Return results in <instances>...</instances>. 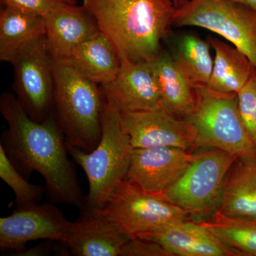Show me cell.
I'll return each mask as SVG.
<instances>
[{
  "instance_id": "cell-1",
  "label": "cell",
  "mask_w": 256,
  "mask_h": 256,
  "mask_svg": "<svg viewBox=\"0 0 256 256\" xmlns=\"http://www.w3.org/2000/svg\"><path fill=\"white\" fill-rule=\"evenodd\" d=\"M0 111L8 128L0 144L10 161L28 178L33 172L42 175L46 192L53 203L84 208L76 172L69 160L65 138L54 114L43 122L32 120L16 96L4 92Z\"/></svg>"
},
{
  "instance_id": "cell-3",
  "label": "cell",
  "mask_w": 256,
  "mask_h": 256,
  "mask_svg": "<svg viewBox=\"0 0 256 256\" xmlns=\"http://www.w3.org/2000/svg\"><path fill=\"white\" fill-rule=\"evenodd\" d=\"M84 170L88 182L84 214H100L111 194L127 176L132 146L121 120V112L105 100L100 142L90 152L67 148Z\"/></svg>"
},
{
  "instance_id": "cell-29",
  "label": "cell",
  "mask_w": 256,
  "mask_h": 256,
  "mask_svg": "<svg viewBox=\"0 0 256 256\" xmlns=\"http://www.w3.org/2000/svg\"><path fill=\"white\" fill-rule=\"evenodd\" d=\"M234 1L238 2L252 8L254 11L256 12V0H234Z\"/></svg>"
},
{
  "instance_id": "cell-25",
  "label": "cell",
  "mask_w": 256,
  "mask_h": 256,
  "mask_svg": "<svg viewBox=\"0 0 256 256\" xmlns=\"http://www.w3.org/2000/svg\"><path fill=\"white\" fill-rule=\"evenodd\" d=\"M238 110L249 136L256 148V68L248 82L237 94Z\"/></svg>"
},
{
  "instance_id": "cell-8",
  "label": "cell",
  "mask_w": 256,
  "mask_h": 256,
  "mask_svg": "<svg viewBox=\"0 0 256 256\" xmlns=\"http://www.w3.org/2000/svg\"><path fill=\"white\" fill-rule=\"evenodd\" d=\"M101 213L117 224L130 238L192 217L161 195L142 191L126 180L114 188Z\"/></svg>"
},
{
  "instance_id": "cell-16",
  "label": "cell",
  "mask_w": 256,
  "mask_h": 256,
  "mask_svg": "<svg viewBox=\"0 0 256 256\" xmlns=\"http://www.w3.org/2000/svg\"><path fill=\"white\" fill-rule=\"evenodd\" d=\"M139 237L158 242L172 256H236L204 226L190 220Z\"/></svg>"
},
{
  "instance_id": "cell-6",
  "label": "cell",
  "mask_w": 256,
  "mask_h": 256,
  "mask_svg": "<svg viewBox=\"0 0 256 256\" xmlns=\"http://www.w3.org/2000/svg\"><path fill=\"white\" fill-rule=\"evenodd\" d=\"M174 26L214 32L246 55L256 68V12L234 0H190L176 9Z\"/></svg>"
},
{
  "instance_id": "cell-21",
  "label": "cell",
  "mask_w": 256,
  "mask_h": 256,
  "mask_svg": "<svg viewBox=\"0 0 256 256\" xmlns=\"http://www.w3.org/2000/svg\"><path fill=\"white\" fill-rule=\"evenodd\" d=\"M208 42L214 50L213 72L208 87L216 92L238 94L248 82L255 67L247 56L218 38Z\"/></svg>"
},
{
  "instance_id": "cell-15",
  "label": "cell",
  "mask_w": 256,
  "mask_h": 256,
  "mask_svg": "<svg viewBox=\"0 0 256 256\" xmlns=\"http://www.w3.org/2000/svg\"><path fill=\"white\" fill-rule=\"evenodd\" d=\"M48 52L65 60L76 48L99 31L95 18L82 6L60 2L44 18Z\"/></svg>"
},
{
  "instance_id": "cell-31",
  "label": "cell",
  "mask_w": 256,
  "mask_h": 256,
  "mask_svg": "<svg viewBox=\"0 0 256 256\" xmlns=\"http://www.w3.org/2000/svg\"><path fill=\"white\" fill-rule=\"evenodd\" d=\"M64 2L69 4H76V0H62Z\"/></svg>"
},
{
  "instance_id": "cell-10",
  "label": "cell",
  "mask_w": 256,
  "mask_h": 256,
  "mask_svg": "<svg viewBox=\"0 0 256 256\" xmlns=\"http://www.w3.org/2000/svg\"><path fill=\"white\" fill-rule=\"evenodd\" d=\"M70 222L53 204H32L16 207L0 218V250L14 254L24 250L28 242L48 240L62 242Z\"/></svg>"
},
{
  "instance_id": "cell-4",
  "label": "cell",
  "mask_w": 256,
  "mask_h": 256,
  "mask_svg": "<svg viewBox=\"0 0 256 256\" xmlns=\"http://www.w3.org/2000/svg\"><path fill=\"white\" fill-rule=\"evenodd\" d=\"M53 114L67 148L92 151L102 134L105 98L99 85L88 80L62 60L53 58Z\"/></svg>"
},
{
  "instance_id": "cell-22",
  "label": "cell",
  "mask_w": 256,
  "mask_h": 256,
  "mask_svg": "<svg viewBox=\"0 0 256 256\" xmlns=\"http://www.w3.org/2000/svg\"><path fill=\"white\" fill-rule=\"evenodd\" d=\"M236 256H256V218L226 216L215 212L200 220Z\"/></svg>"
},
{
  "instance_id": "cell-19",
  "label": "cell",
  "mask_w": 256,
  "mask_h": 256,
  "mask_svg": "<svg viewBox=\"0 0 256 256\" xmlns=\"http://www.w3.org/2000/svg\"><path fill=\"white\" fill-rule=\"evenodd\" d=\"M216 212L226 216L256 218V159L236 160Z\"/></svg>"
},
{
  "instance_id": "cell-11",
  "label": "cell",
  "mask_w": 256,
  "mask_h": 256,
  "mask_svg": "<svg viewBox=\"0 0 256 256\" xmlns=\"http://www.w3.org/2000/svg\"><path fill=\"white\" fill-rule=\"evenodd\" d=\"M194 156L173 146L132 149L126 180L142 191L160 194L183 174Z\"/></svg>"
},
{
  "instance_id": "cell-12",
  "label": "cell",
  "mask_w": 256,
  "mask_h": 256,
  "mask_svg": "<svg viewBox=\"0 0 256 256\" xmlns=\"http://www.w3.org/2000/svg\"><path fill=\"white\" fill-rule=\"evenodd\" d=\"M121 120L133 149L166 146L190 151L196 148L192 124L164 110L121 112Z\"/></svg>"
},
{
  "instance_id": "cell-14",
  "label": "cell",
  "mask_w": 256,
  "mask_h": 256,
  "mask_svg": "<svg viewBox=\"0 0 256 256\" xmlns=\"http://www.w3.org/2000/svg\"><path fill=\"white\" fill-rule=\"evenodd\" d=\"M130 238L105 215L84 214L70 222L60 244L76 256H121Z\"/></svg>"
},
{
  "instance_id": "cell-13",
  "label": "cell",
  "mask_w": 256,
  "mask_h": 256,
  "mask_svg": "<svg viewBox=\"0 0 256 256\" xmlns=\"http://www.w3.org/2000/svg\"><path fill=\"white\" fill-rule=\"evenodd\" d=\"M100 88L106 101L120 112L162 110L150 62L121 60L116 78Z\"/></svg>"
},
{
  "instance_id": "cell-9",
  "label": "cell",
  "mask_w": 256,
  "mask_h": 256,
  "mask_svg": "<svg viewBox=\"0 0 256 256\" xmlns=\"http://www.w3.org/2000/svg\"><path fill=\"white\" fill-rule=\"evenodd\" d=\"M12 64L16 98L32 120L43 122L53 114L54 95L53 58L46 36L20 50Z\"/></svg>"
},
{
  "instance_id": "cell-2",
  "label": "cell",
  "mask_w": 256,
  "mask_h": 256,
  "mask_svg": "<svg viewBox=\"0 0 256 256\" xmlns=\"http://www.w3.org/2000/svg\"><path fill=\"white\" fill-rule=\"evenodd\" d=\"M121 60L150 62L169 36L176 8L172 0H84Z\"/></svg>"
},
{
  "instance_id": "cell-5",
  "label": "cell",
  "mask_w": 256,
  "mask_h": 256,
  "mask_svg": "<svg viewBox=\"0 0 256 256\" xmlns=\"http://www.w3.org/2000/svg\"><path fill=\"white\" fill-rule=\"evenodd\" d=\"M195 107L186 118L194 128L196 148H214L238 158L256 159V148L238 110L237 94L194 88Z\"/></svg>"
},
{
  "instance_id": "cell-26",
  "label": "cell",
  "mask_w": 256,
  "mask_h": 256,
  "mask_svg": "<svg viewBox=\"0 0 256 256\" xmlns=\"http://www.w3.org/2000/svg\"><path fill=\"white\" fill-rule=\"evenodd\" d=\"M121 256H172L164 248L150 239L136 237L130 239Z\"/></svg>"
},
{
  "instance_id": "cell-30",
  "label": "cell",
  "mask_w": 256,
  "mask_h": 256,
  "mask_svg": "<svg viewBox=\"0 0 256 256\" xmlns=\"http://www.w3.org/2000/svg\"><path fill=\"white\" fill-rule=\"evenodd\" d=\"M172 1L173 4H174L175 8L176 9H178V8H182L184 4H186V2H188L190 0H172Z\"/></svg>"
},
{
  "instance_id": "cell-7",
  "label": "cell",
  "mask_w": 256,
  "mask_h": 256,
  "mask_svg": "<svg viewBox=\"0 0 256 256\" xmlns=\"http://www.w3.org/2000/svg\"><path fill=\"white\" fill-rule=\"evenodd\" d=\"M237 159L214 148L196 153L186 171L160 195L192 216L208 215L218 206L226 178Z\"/></svg>"
},
{
  "instance_id": "cell-27",
  "label": "cell",
  "mask_w": 256,
  "mask_h": 256,
  "mask_svg": "<svg viewBox=\"0 0 256 256\" xmlns=\"http://www.w3.org/2000/svg\"><path fill=\"white\" fill-rule=\"evenodd\" d=\"M4 6H12L44 18L62 0H1Z\"/></svg>"
},
{
  "instance_id": "cell-28",
  "label": "cell",
  "mask_w": 256,
  "mask_h": 256,
  "mask_svg": "<svg viewBox=\"0 0 256 256\" xmlns=\"http://www.w3.org/2000/svg\"><path fill=\"white\" fill-rule=\"evenodd\" d=\"M52 240H48V242L38 244L36 246L24 250L22 252H16L13 254V256H45L50 255L52 249Z\"/></svg>"
},
{
  "instance_id": "cell-23",
  "label": "cell",
  "mask_w": 256,
  "mask_h": 256,
  "mask_svg": "<svg viewBox=\"0 0 256 256\" xmlns=\"http://www.w3.org/2000/svg\"><path fill=\"white\" fill-rule=\"evenodd\" d=\"M210 42L196 35L186 34L178 41L173 58L194 88L208 86L214 62Z\"/></svg>"
},
{
  "instance_id": "cell-20",
  "label": "cell",
  "mask_w": 256,
  "mask_h": 256,
  "mask_svg": "<svg viewBox=\"0 0 256 256\" xmlns=\"http://www.w3.org/2000/svg\"><path fill=\"white\" fill-rule=\"evenodd\" d=\"M46 36L44 18L12 6L0 13V60L12 64L18 52Z\"/></svg>"
},
{
  "instance_id": "cell-18",
  "label": "cell",
  "mask_w": 256,
  "mask_h": 256,
  "mask_svg": "<svg viewBox=\"0 0 256 256\" xmlns=\"http://www.w3.org/2000/svg\"><path fill=\"white\" fill-rule=\"evenodd\" d=\"M150 62L159 88L162 110L178 118H188L194 110V89L172 56L162 50Z\"/></svg>"
},
{
  "instance_id": "cell-17",
  "label": "cell",
  "mask_w": 256,
  "mask_h": 256,
  "mask_svg": "<svg viewBox=\"0 0 256 256\" xmlns=\"http://www.w3.org/2000/svg\"><path fill=\"white\" fill-rule=\"evenodd\" d=\"M60 60L100 86L116 78L121 66L114 44L100 30L76 48L68 58Z\"/></svg>"
},
{
  "instance_id": "cell-24",
  "label": "cell",
  "mask_w": 256,
  "mask_h": 256,
  "mask_svg": "<svg viewBox=\"0 0 256 256\" xmlns=\"http://www.w3.org/2000/svg\"><path fill=\"white\" fill-rule=\"evenodd\" d=\"M0 178L12 190L16 207L38 203L43 198L46 188L34 184L12 164L3 146L0 144Z\"/></svg>"
}]
</instances>
